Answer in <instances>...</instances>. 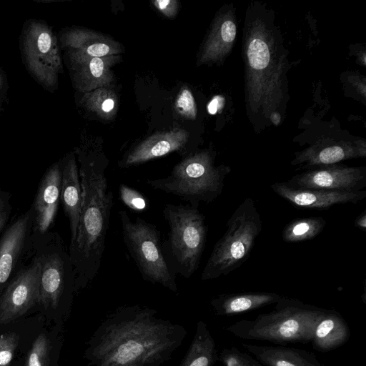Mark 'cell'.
Segmentation results:
<instances>
[{"mask_svg": "<svg viewBox=\"0 0 366 366\" xmlns=\"http://www.w3.org/2000/svg\"><path fill=\"white\" fill-rule=\"evenodd\" d=\"M138 305L118 308L94 332L88 348L92 366H159L181 345L183 327Z\"/></svg>", "mask_w": 366, "mask_h": 366, "instance_id": "obj_1", "label": "cell"}, {"mask_svg": "<svg viewBox=\"0 0 366 366\" xmlns=\"http://www.w3.org/2000/svg\"><path fill=\"white\" fill-rule=\"evenodd\" d=\"M79 163L80 216L75 241L68 248L74 268L75 290L85 288L99 272L114 204L105 160L81 156Z\"/></svg>", "mask_w": 366, "mask_h": 366, "instance_id": "obj_2", "label": "cell"}, {"mask_svg": "<svg viewBox=\"0 0 366 366\" xmlns=\"http://www.w3.org/2000/svg\"><path fill=\"white\" fill-rule=\"evenodd\" d=\"M327 309L306 304L300 300L282 297L271 312L252 320H242L227 327L238 338L268 341L277 344L307 343Z\"/></svg>", "mask_w": 366, "mask_h": 366, "instance_id": "obj_3", "label": "cell"}, {"mask_svg": "<svg viewBox=\"0 0 366 366\" xmlns=\"http://www.w3.org/2000/svg\"><path fill=\"white\" fill-rule=\"evenodd\" d=\"M230 172L228 166H215L214 154L206 150L185 157L167 177L145 182L152 189L177 196L198 208L200 202L209 204L219 197Z\"/></svg>", "mask_w": 366, "mask_h": 366, "instance_id": "obj_4", "label": "cell"}, {"mask_svg": "<svg viewBox=\"0 0 366 366\" xmlns=\"http://www.w3.org/2000/svg\"><path fill=\"white\" fill-rule=\"evenodd\" d=\"M262 230V221L255 202L247 197L228 219L227 229L214 246L201 280L217 279L242 266L249 257Z\"/></svg>", "mask_w": 366, "mask_h": 366, "instance_id": "obj_5", "label": "cell"}, {"mask_svg": "<svg viewBox=\"0 0 366 366\" xmlns=\"http://www.w3.org/2000/svg\"><path fill=\"white\" fill-rule=\"evenodd\" d=\"M163 215L168 224L164 255L176 274L189 278L199 268L204 249L207 227L204 215L190 204H166Z\"/></svg>", "mask_w": 366, "mask_h": 366, "instance_id": "obj_6", "label": "cell"}, {"mask_svg": "<svg viewBox=\"0 0 366 366\" xmlns=\"http://www.w3.org/2000/svg\"><path fill=\"white\" fill-rule=\"evenodd\" d=\"M29 251L40 263L39 304L56 310L75 290V272L69 249L59 233L31 232Z\"/></svg>", "mask_w": 366, "mask_h": 366, "instance_id": "obj_7", "label": "cell"}, {"mask_svg": "<svg viewBox=\"0 0 366 366\" xmlns=\"http://www.w3.org/2000/svg\"><path fill=\"white\" fill-rule=\"evenodd\" d=\"M118 214L123 241L142 279L177 292V274L164 255L160 231L140 217L132 220L125 210Z\"/></svg>", "mask_w": 366, "mask_h": 366, "instance_id": "obj_8", "label": "cell"}, {"mask_svg": "<svg viewBox=\"0 0 366 366\" xmlns=\"http://www.w3.org/2000/svg\"><path fill=\"white\" fill-rule=\"evenodd\" d=\"M19 45L29 74L45 90H55L59 74L62 71V61L57 38L51 27L41 20L26 21Z\"/></svg>", "mask_w": 366, "mask_h": 366, "instance_id": "obj_9", "label": "cell"}, {"mask_svg": "<svg viewBox=\"0 0 366 366\" xmlns=\"http://www.w3.org/2000/svg\"><path fill=\"white\" fill-rule=\"evenodd\" d=\"M29 254L30 262L20 267L0 297V324L15 320L39 304L40 263L29 249Z\"/></svg>", "mask_w": 366, "mask_h": 366, "instance_id": "obj_10", "label": "cell"}, {"mask_svg": "<svg viewBox=\"0 0 366 366\" xmlns=\"http://www.w3.org/2000/svg\"><path fill=\"white\" fill-rule=\"evenodd\" d=\"M286 182L300 189L361 191L366 187V167L322 166L296 174Z\"/></svg>", "mask_w": 366, "mask_h": 366, "instance_id": "obj_11", "label": "cell"}, {"mask_svg": "<svg viewBox=\"0 0 366 366\" xmlns=\"http://www.w3.org/2000/svg\"><path fill=\"white\" fill-rule=\"evenodd\" d=\"M31 207L18 216L0 238V292L20 269L27 254L33 227Z\"/></svg>", "mask_w": 366, "mask_h": 366, "instance_id": "obj_12", "label": "cell"}, {"mask_svg": "<svg viewBox=\"0 0 366 366\" xmlns=\"http://www.w3.org/2000/svg\"><path fill=\"white\" fill-rule=\"evenodd\" d=\"M271 189L293 206L302 209H328L340 204H357L366 197V191H338L320 189H300L286 182H277Z\"/></svg>", "mask_w": 366, "mask_h": 366, "instance_id": "obj_13", "label": "cell"}, {"mask_svg": "<svg viewBox=\"0 0 366 366\" xmlns=\"http://www.w3.org/2000/svg\"><path fill=\"white\" fill-rule=\"evenodd\" d=\"M61 181V161L53 164L43 174L34 202L32 233L42 234L52 226L60 202Z\"/></svg>", "mask_w": 366, "mask_h": 366, "instance_id": "obj_14", "label": "cell"}, {"mask_svg": "<svg viewBox=\"0 0 366 366\" xmlns=\"http://www.w3.org/2000/svg\"><path fill=\"white\" fill-rule=\"evenodd\" d=\"M188 140L189 134L182 129L175 128L156 133L127 152L119 165L121 168H129L173 152H182L185 149Z\"/></svg>", "mask_w": 366, "mask_h": 366, "instance_id": "obj_15", "label": "cell"}, {"mask_svg": "<svg viewBox=\"0 0 366 366\" xmlns=\"http://www.w3.org/2000/svg\"><path fill=\"white\" fill-rule=\"evenodd\" d=\"M61 46L67 49L69 62L94 57L116 56L121 51L114 40L84 29H71L60 35Z\"/></svg>", "mask_w": 366, "mask_h": 366, "instance_id": "obj_16", "label": "cell"}, {"mask_svg": "<svg viewBox=\"0 0 366 366\" xmlns=\"http://www.w3.org/2000/svg\"><path fill=\"white\" fill-rule=\"evenodd\" d=\"M60 202L66 216L70 229V244L75 241L81 204V187L79 167L74 153L62 160Z\"/></svg>", "mask_w": 366, "mask_h": 366, "instance_id": "obj_17", "label": "cell"}, {"mask_svg": "<svg viewBox=\"0 0 366 366\" xmlns=\"http://www.w3.org/2000/svg\"><path fill=\"white\" fill-rule=\"evenodd\" d=\"M365 156L364 146L347 143H325L317 144L297 154L292 165L300 169H310L336 164L341 161Z\"/></svg>", "mask_w": 366, "mask_h": 366, "instance_id": "obj_18", "label": "cell"}, {"mask_svg": "<svg viewBox=\"0 0 366 366\" xmlns=\"http://www.w3.org/2000/svg\"><path fill=\"white\" fill-rule=\"evenodd\" d=\"M242 346L264 366H322L315 355L305 350L248 343Z\"/></svg>", "mask_w": 366, "mask_h": 366, "instance_id": "obj_19", "label": "cell"}, {"mask_svg": "<svg viewBox=\"0 0 366 366\" xmlns=\"http://www.w3.org/2000/svg\"><path fill=\"white\" fill-rule=\"evenodd\" d=\"M350 330L342 315L334 310H327L314 327L311 342L320 352H329L345 344Z\"/></svg>", "mask_w": 366, "mask_h": 366, "instance_id": "obj_20", "label": "cell"}, {"mask_svg": "<svg viewBox=\"0 0 366 366\" xmlns=\"http://www.w3.org/2000/svg\"><path fill=\"white\" fill-rule=\"evenodd\" d=\"M281 297L268 292L222 294L213 298L210 305L217 315L231 316L275 304Z\"/></svg>", "mask_w": 366, "mask_h": 366, "instance_id": "obj_21", "label": "cell"}, {"mask_svg": "<svg viewBox=\"0 0 366 366\" xmlns=\"http://www.w3.org/2000/svg\"><path fill=\"white\" fill-rule=\"evenodd\" d=\"M117 58V56L94 57L70 62L76 87L87 93L109 84L112 79L110 67Z\"/></svg>", "mask_w": 366, "mask_h": 366, "instance_id": "obj_22", "label": "cell"}, {"mask_svg": "<svg viewBox=\"0 0 366 366\" xmlns=\"http://www.w3.org/2000/svg\"><path fill=\"white\" fill-rule=\"evenodd\" d=\"M219 355L205 322L199 321L190 347L179 366H213Z\"/></svg>", "mask_w": 366, "mask_h": 366, "instance_id": "obj_23", "label": "cell"}, {"mask_svg": "<svg viewBox=\"0 0 366 366\" xmlns=\"http://www.w3.org/2000/svg\"><path fill=\"white\" fill-rule=\"evenodd\" d=\"M235 23L229 18L221 19L214 26L206 42L201 62L214 60L227 51L236 36Z\"/></svg>", "mask_w": 366, "mask_h": 366, "instance_id": "obj_24", "label": "cell"}, {"mask_svg": "<svg viewBox=\"0 0 366 366\" xmlns=\"http://www.w3.org/2000/svg\"><path fill=\"white\" fill-rule=\"evenodd\" d=\"M326 223L322 217L296 218L285 225L282 238L290 243L312 239L322 232Z\"/></svg>", "mask_w": 366, "mask_h": 366, "instance_id": "obj_25", "label": "cell"}, {"mask_svg": "<svg viewBox=\"0 0 366 366\" xmlns=\"http://www.w3.org/2000/svg\"><path fill=\"white\" fill-rule=\"evenodd\" d=\"M84 105L103 119H109L116 114L117 98L114 92L104 87L86 93Z\"/></svg>", "mask_w": 366, "mask_h": 366, "instance_id": "obj_26", "label": "cell"}, {"mask_svg": "<svg viewBox=\"0 0 366 366\" xmlns=\"http://www.w3.org/2000/svg\"><path fill=\"white\" fill-rule=\"evenodd\" d=\"M247 57L250 66L261 70L266 68L269 62L270 54L267 43L260 38H254L249 43Z\"/></svg>", "mask_w": 366, "mask_h": 366, "instance_id": "obj_27", "label": "cell"}, {"mask_svg": "<svg viewBox=\"0 0 366 366\" xmlns=\"http://www.w3.org/2000/svg\"><path fill=\"white\" fill-rule=\"evenodd\" d=\"M218 360L224 366H264L254 357L235 347L224 348L219 355Z\"/></svg>", "mask_w": 366, "mask_h": 366, "instance_id": "obj_28", "label": "cell"}, {"mask_svg": "<svg viewBox=\"0 0 366 366\" xmlns=\"http://www.w3.org/2000/svg\"><path fill=\"white\" fill-rule=\"evenodd\" d=\"M49 347L46 337L39 335L29 353L26 366H49Z\"/></svg>", "mask_w": 366, "mask_h": 366, "instance_id": "obj_29", "label": "cell"}, {"mask_svg": "<svg viewBox=\"0 0 366 366\" xmlns=\"http://www.w3.org/2000/svg\"><path fill=\"white\" fill-rule=\"evenodd\" d=\"M119 197L128 208L137 212H143L148 208L147 197L140 192L122 183L119 187Z\"/></svg>", "mask_w": 366, "mask_h": 366, "instance_id": "obj_30", "label": "cell"}, {"mask_svg": "<svg viewBox=\"0 0 366 366\" xmlns=\"http://www.w3.org/2000/svg\"><path fill=\"white\" fill-rule=\"evenodd\" d=\"M176 111L184 118L194 119L197 109L192 92L187 87H183L178 94L175 101Z\"/></svg>", "mask_w": 366, "mask_h": 366, "instance_id": "obj_31", "label": "cell"}, {"mask_svg": "<svg viewBox=\"0 0 366 366\" xmlns=\"http://www.w3.org/2000/svg\"><path fill=\"white\" fill-rule=\"evenodd\" d=\"M19 337L13 332L0 335V366H7L13 359Z\"/></svg>", "mask_w": 366, "mask_h": 366, "instance_id": "obj_32", "label": "cell"}, {"mask_svg": "<svg viewBox=\"0 0 366 366\" xmlns=\"http://www.w3.org/2000/svg\"><path fill=\"white\" fill-rule=\"evenodd\" d=\"M10 200L11 194L0 189V232L6 226L11 213L12 207Z\"/></svg>", "mask_w": 366, "mask_h": 366, "instance_id": "obj_33", "label": "cell"}, {"mask_svg": "<svg viewBox=\"0 0 366 366\" xmlns=\"http://www.w3.org/2000/svg\"><path fill=\"white\" fill-rule=\"evenodd\" d=\"M155 8L169 18L174 17L178 10V2L176 0H156L153 1Z\"/></svg>", "mask_w": 366, "mask_h": 366, "instance_id": "obj_34", "label": "cell"}, {"mask_svg": "<svg viewBox=\"0 0 366 366\" xmlns=\"http://www.w3.org/2000/svg\"><path fill=\"white\" fill-rule=\"evenodd\" d=\"M224 99L222 96H215L207 105V111L210 114H215L224 106Z\"/></svg>", "mask_w": 366, "mask_h": 366, "instance_id": "obj_35", "label": "cell"}, {"mask_svg": "<svg viewBox=\"0 0 366 366\" xmlns=\"http://www.w3.org/2000/svg\"><path fill=\"white\" fill-rule=\"evenodd\" d=\"M8 83L6 75L0 69V102L5 101L7 97Z\"/></svg>", "mask_w": 366, "mask_h": 366, "instance_id": "obj_36", "label": "cell"}, {"mask_svg": "<svg viewBox=\"0 0 366 366\" xmlns=\"http://www.w3.org/2000/svg\"><path fill=\"white\" fill-rule=\"evenodd\" d=\"M357 227L365 230L366 229V211L364 210L355 220Z\"/></svg>", "mask_w": 366, "mask_h": 366, "instance_id": "obj_37", "label": "cell"}, {"mask_svg": "<svg viewBox=\"0 0 366 366\" xmlns=\"http://www.w3.org/2000/svg\"><path fill=\"white\" fill-rule=\"evenodd\" d=\"M2 110V103L0 102V112H1Z\"/></svg>", "mask_w": 366, "mask_h": 366, "instance_id": "obj_38", "label": "cell"}, {"mask_svg": "<svg viewBox=\"0 0 366 366\" xmlns=\"http://www.w3.org/2000/svg\"><path fill=\"white\" fill-rule=\"evenodd\" d=\"M325 366H330V365H325Z\"/></svg>", "mask_w": 366, "mask_h": 366, "instance_id": "obj_39", "label": "cell"}, {"mask_svg": "<svg viewBox=\"0 0 366 366\" xmlns=\"http://www.w3.org/2000/svg\"></svg>", "mask_w": 366, "mask_h": 366, "instance_id": "obj_40", "label": "cell"}]
</instances>
